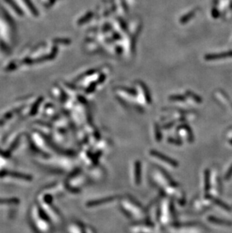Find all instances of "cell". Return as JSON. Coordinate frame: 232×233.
Instances as JSON below:
<instances>
[{
	"instance_id": "6",
	"label": "cell",
	"mask_w": 232,
	"mask_h": 233,
	"mask_svg": "<svg viewBox=\"0 0 232 233\" xmlns=\"http://www.w3.org/2000/svg\"><path fill=\"white\" fill-rule=\"evenodd\" d=\"M25 2H26V3H27V4L28 5L29 8H30V10H31V11L33 12V14H35V15H37V11H36V9L34 7H33V5L31 4V2H30V0H25Z\"/></svg>"
},
{
	"instance_id": "3",
	"label": "cell",
	"mask_w": 232,
	"mask_h": 233,
	"mask_svg": "<svg viewBox=\"0 0 232 233\" xmlns=\"http://www.w3.org/2000/svg\"><path fill=\"white\" fill-rule=\"evenodd\" d=\"M150 156L152 158H154L155 161H158L161 164H165L167 167H173V168H175L176 166H178V164L176 162V161L166 156V155L161 154V153L155 151V150H152L150 152Z\"/></svg>"
},
{
	"instance_id": "1",
	"label": "cell",
	"mask_w": 232,
	"mask_h": 233,
	"mask_svg": "<svg viewBox=\"0 0 232 233\" xmlns=\"http://www.w3.org/2000/svg\"><path fill=\"white\" fill-rule=\"evenodd\" d=\"M122 209L129 214L132 218L140 220L144 217V211L142 208V206L139 203L131 199L130 198H126L123 200L121 203Z\"/></svg>"
},
{
	"instance_id": "5",
	"label": "cell",
	"mask_w": 232,
	"mask_h": 233,
	"mask_svg": "<svg viewBox=\"0 0 232 233\" xmlns=\"http://www.w3.org/2000/svg\"><path fill=\"white\" fill-rule=\"evenodd\" d=\"M140 170H141V165L138 161H137L134 164V180L137 184L140 183Z\"/></svg>"
},
{
	"instance_id": "2",
	"label": "cell",
	"mask_w": 232,
	"mask_h": 233,
	"mask_svg": "<svg viewBox=\"0 0 232 233\" xmlns=\"http://www.w3.org/2000/svg\"><path fill=\"white\" fill-rule=\"evenodd\" d=\"M155 180H157V182L161 185V186L163 189H165V187L167 189H170V190H174L175 189L177 188L176 183L174 181L172 180V179H170V176L168 175L164 174V173L161 170H156L155 172Z\"/></svg>"
},
{
	"instance_id": "4",
	"label": "cell",
	"mask_w": 232,
	"mask_h": 233,
	"mask_svg": "<svg viewBox=\"0 0 232 233\" xmlns=\"http://www.w3.org/2000/svg\"><path fill=\"white\" fill-rule=\"evenodd\" d=\"M115 199V198L113 197H109L107 199H100V200H96V201H92V202H89L88 205V207H95L98 206V205H104V203H109V202H112Z\"/></svg>"
}]
</instances>
